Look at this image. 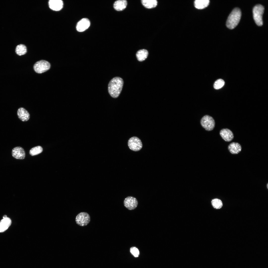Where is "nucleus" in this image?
Segmentation results:
<instances>
[{
    "label": "nucleus",
    "instance_id": "nucleus-1",
    "mask_svg": "<svg viewBox=\"0 0 268 268\" xmlns=\"http://www.w3.org/2000/svg\"><path fill=\"white\" fill-rule=\"evenodd\" d=\"M123 84V79L120 77H115L111 79L108 85V91L110 95L114 98H117L121 92Z\"/></svg>",
    "mask_w": 268,
    "mask_h": 268
},
{
    "label": "nucleus",
    "instance_id": "nucleus-2",
    "mask_svg": "<svg viewBox=\"0 0 268 268\" xmlns=\"http://www.w3.org/2000/svg\"><path fill=\"white\" fill-rule=\"evenodd\" d=\"M241 12L240 9L235 8L232 11L227 19L226 25L228 28L232 29L238 24L240 19Z\"/></svg>",
    "mask_w": 268,
    "mask_h": 268
},
{
    "label": "nucleus",
    "instance_id": "nucleus-3",
    "mask_svg": "<svg viewBox=\"0 0 268 268\" xmlns=\"http://www.w3.org/2000/svg\"><path fill=\"white\" fill-rule=\"evenodd\" d=\"M264 10V7L260 4L256 5L253 9V18L256 24L259 26L263 25L262 16Z\"/></svg>",
    "mask_w": 268,
    "mask_h": 268
},
{
    "label": "nucleus",
    "instance_id": "nucleus-4",
    "mask_svg": "<svg viewBox=\"0 0 268 268\" xmlns=\"http://www.w3.org/2000/svg\"><path fill=\"white\" fill-rule=\"evenodd\" d=\"M50 64L48 61L41 60L36 62L34 66L35 71L38 73H41L46 71L50 68Z\"/></svg>",
    "mask_w": 268,
    "mask_h": 268
},
{
    "label": "nucleus",
    "instance_id": "nucleus-5",
    "mask_svg": "<svg viewBox=\"0 0 268 268\" xmlns=\"http://www.w3.org/2000/svg\"><path fill=\"white\" fill-rule=\"evenodd\" d=\"M201 124L205 130L208 131L213 130L215 126V122L211 116L206 115L204 116L201 120Z\"/></svg>",
    "mask_w": 268,
    "mask_h": 268
},
{
    "label": "nucleus",
    "instance_id": "nucleus-6",
    "mask_svg": "<svg viewBox=\"0 0 268 268\" xmlns=\"http://www.w3.org/2000/svg\"><path fill=\"white\" fill-rule=\"evenodd\" d=\"M128 145L130 149L135 151L140 150L142 147V142L138 137L134 136L128 140Z\"/></svg>",
    "mask_w": 268,
    "mask_h": 268
},
{
    "label": "nucleus",
    "instance_id": "nucleus-7",
    "mask_svg": "<svg viewBox=\"0 0 268 268\" xmlns=\"http://www.w3.org/2000/svg\"><path fill=\"white\" fill-rule=\"evenodd\" d=\"M90 221L89 214L87 212H81L79 213L75 218V221L79 225L84 226L87 225Z\"/></svg>",
    "mask_w": 268,
    "mask_h": 268
},
{
    "label": "nucleus",
    "instance_id": "nucleus-8",
    "mask_svg": "<svg viewBox=\"0 0 268 268\" xmlns=\"http://www.w3.org/2000/svg\"><path fill=\"white\" fill-rule=\"evenodd\" d=\"M138 202L136 199L132 196L126 198L124 201L125 206L129 210H133L137 207Z\"/></svg>",
    "mask_w": 268,
    "mask_h": 268
},
{
    "label": "nucleus",
    "instance_id": "nucleus-9",
    "mask_svg": "<svg viewBox=\"0 0 268 268\" xmlns=\"http://www.w3.org/2000/svg\"><path fill=\"white\" fill-rule=\"evenodd\" d=\"M12 156L17 159H23L25 156V153L24 149L20 146L14 147L12 150Z\"/></svg>",
    "mask_w": 268,
    "mask_h": 268
},
{
    "label": "nucleus",
    "instance_id": "nucleus-10",
    "mask_svg": "<svg viewBox=\"0 0 268 268\" xmlns=\"http://www.w3.org/2000/svg\"><path fill=\"white\" fill-rule=\"evenodd\" d=\"M90 24V21L88 19H82L77 23L76 26V30L79 32L84 31L89 27Z\"/></svg>",
    "mask_w": 268,
    "mask_h": 268
},
{
    "label": "nucleus",
    "instance_id": "nucleus-11",
    "mask_svg": "<svg viewBox=\"0 0 268 268\" xmlns=\"http://www.w3.org/2000/svg\"><path fill=\"white\" fill-rule=\"evenodd\" d=\"M220 134L222 138L226 141H231L234 137L232 131L227 128L222 129L220 131Z\"/></svg>",
    "mask_w": 268,
    "mask_h": 268
},
{
    "label": "nucleus",
    "instance_id": "nucleus-12",
    "mask_svg": "<svg viewBox=\"0 0 268 268\" xmlns=\"http://www.w3.org/2000/svg\"><path fill=\"white\" fill-rule=\"evenodd\" d=\"M50 8L55 11H59L63 8V3L61 0H50L48 2Z\"/></svg>",
    "mask_w": 268,
    "mask_h": 268
},
{
    "label": "nucleus",
    "instance_id": "nucleus-13",
    "mask_svg": "<svg viewBox=\"0 0 268 268\" xmlns=\"http://www.w3.org/2000/svg\"><path fill=\"white\" fill-rule=\"evenodd\" d=\"M17 115L18 118L23 121H28L30 118V115L28 111L22 107L18 109Z\"/></svg>",
    "mask_w": 268,
    "mask_h": 268
},
{
    "label": "nucleus",
    "instance_id": "nucleus-14",
    "mask_svg": "<svg viewBox=\"0 0 268 268\" xmlns=\"http://www.w3.org/2000/svg\"><path fill=\"white\" fill-rule=\"evenodd\" d=\"M11 223V221L9 218H3L0 221V232H3L6 230Z\"/></svg>",
    "mask_w": 268,
    "mask_h": 268
},
{
    "label": "nucleus",
    "instance_id": "nucleus-15",
    "mask_svg": "<svg viewBox=\"0 0 268 268\" xmlns=\"http://www.w3.org/2000/svg\"><path fill=\"white\" fill-rule=\"evenodd\" d=\"M228 149L230 152L233 154H237L241 150V147L237 142H233L229 145Z\"/></svg>",
    "mask_w": 268,
    "mask_h": 268
},
{
    "label": "nucleus",
    "instance_id": "nucleus-16",
    "mask_svg": "<svg viewBox=\"0 0 268 268\" xmlns=\"http://www.w3.org/2000/svg\"><path fill=\"white\" fill-rule=\"evenodd\" d=\"M127 1L125 0H119L115 1L113 5L114 8L117 11L123 10L126 7Z\"/></svg>",
    "mask_w": 268,
    "mask_h": 268
},
{
    "label": "nucleus",
    "instance_id": "nucleus-17",
    "mask_svg": "<svg viewBox=\"0 0 268 268\" xmlns=\"http://www.w3.org/2000/svg\"><path fill=\"white\" fill-rule=\"evenodd\" d=\"M148 54V51L142 49L138 50L136 53V56L137 60L141 62L147 58Z\"/></svg>",
    "mask_w": 268,
    "mask_h": 268
},
{
    "label": "nucleus",
    "instance_id": "nucleus-18",
    "mask_svg": "<svg viewBox=\"0 0 268 268\" xmlns=\"http://www.w3.org/2000/svg\"><path fill=\"white\" fill-rule=\"evenodd\" d=\"M209 3L208 0H196L194 2V5L196 8L202 9L207 7Z\"/></svg>",
    "mask_w": 268,
    "mask_h": 268
},
{
    "label": "nucleus",
    "instance_id": "nucleus-19",
    "mask_svg": "<svg viewBox=\"0 0 268 268\" xmlns=\"http://www.w3.org/2000/svg\"><path fill=\"white\" fill-rule=\"evenodd\" d=\"M141 1L142 5L145 8L148 9L155 7L157 4L156 0H142Z\"/></svg>",
    "mask_w": 268,
    "mask_h": 268
},
{
    "label": "nucleus",
    "instance_id": "nucleus-20",
    "mask_svg": "<svg viewBox=\"0 0 268 268\" xmlns=\"http://www.w3.org/2000/svg\"><path fill=\"white\" fill-rule=\"evenodd\" d=\"M15 51L17 55L21 56L26 54L27 52V48L25 45L21 44L16 46Z\"/></svg>",
    "mask_w": 268,
    "mask_h": 268
},
{
    "label": "nucleus",
    "instance_id": "nucleus-21",
    "mask_svg": "<svg viewBox=\"0 0 268 268\" xmlns=\"http://www.w3.org/2000/svg\"><path fill=\"white\" fill-rule=\"evenodd\" d=\"M43 148L40 146H37L31 149L30 151V154L32 156L37 155L42 152Z\"/></svg>",
    "mask_w": 268,
    "mask_h": 268
},
{
    "label": "nucleus",
    "instance_id": "nucleus-22",
    "mask_svg": "<svg viewBox=\"0 0 268 268\" xmlns=\"http://www.w3.org/2000/svg\"><path fill=\"white\" fill-rule=\"evenodd\" d=\"M211 203L213 207L216 209L221 208L223 206L222 201L220 200L217 199L212 200L211 201Z\"/></svg>",
    "mask_w": 268,
    "mask_h": 268
},
{
    "label": "nucleus",
    "instance_id": "nucleus-23",
    "mask_svg": "<svg viewBox=\"0 0 268 268\" xmlns=\"http://www.w3.org/2000/svg\"><path fill=\"white\" fill-rule=\"evenodd\" d=\"M224 84L225 82L223 80L219 79L215 82L213 85L214 87L216 89H218L222 87Z\"/></svg>",
    "mask_w": 268,
    "mask_h": 268
},
{
    "label": "nucleus",
    "instance_id": "nucleus-24",
    "mask_svg": "<svg viewBox=\"0 0 268 268\" xmlns=\"http://www.w3.org/2000/svg\"><path fill=\"white\" fill-rule=\"evenodd\" d=\"M131 253L135 257H137L139 255L138 249L135 247H131L130 250Z\"/></svg>",
    "mask_w": 268,
    "mask_h": 268
},
{
    "label": "nucleus",
    "instance_id": "nucleus-25",
    "mask_svg": "<svg viewBox=\"0 0 268 268\" xmlns=\"http://www.w3.org/2000/svg\"><path fill=\"white\" fill-rule=\"evenodd\" d=\"M7 217V216L6 215H4L3 216V218H6V217Z\"/></svg>",
    "mask_w": 268,
    "mask_h": 268
},
{
    "label": "nucleus",
    "instance_id": "nucleus-26",
    "mask_svg": "<svg viewBox=\"0 0 268 268\" xmlns=\"http://www.w3.org/2000/svg\"><path fill=\"white\" fill-rule=\"evenodd\" d=\"M268 184H267V188H268Z\"/></svg>",
    "mask_w": 268,
    "mask_h": 268
}]
</instances>
